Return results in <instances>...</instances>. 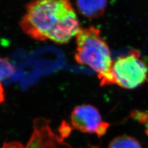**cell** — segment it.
Masks as SVG:
<instances>
[{
    "label": "cell",
    "mask_w": 148,
    "mask_h": 148,
    "mask_svg": "<svg viewBox=\"0 0 148 148\" xmlns=\"http://www.w3.org/2000/svg\"><path fill=\"white\" fill-rule=\"evenodd\" d=\"M107 1H77L76 7L83 16L97 18L104 15L107 7Z\"/></svg>",
    "instance_id": "8992f818"
},
{
    "label": "cell",
    "mask_w": 148,
    "mask_h": 148,
    "mask_svg": "<svg viewBox=\"0 0 148 148\" xmlns=\"http://www.w3.org/2000/svg\"><path fill=\"white\" fill-rule=\"evenodd\" d=\"M75 61L91 67L98 75L101 86L114 84L111 69L113 60L101 30L95 26L81 28L75 36Z\"/></svg>",
    "instance_id": "7a4b0ae2"
},
{
    "label": "cell",
    "mask_w": 148,
    "mask_h": 148,
    "mask_svg": "<svg viewBox=\"0 0 148 148\" xmlns=\"http://www.w3.org/2000/svg\"><path fill=\"white\" fill-rule=\"evenodd\" d=\"M4 98H5V97H4V88L1 85V83H0V104L4 102Z\"/></svg>",
    "instance_id": "30bf717a"
},
{
    "label": "cell",
    "mask_w": 148,
    "mask_h": 148,
    "mask_svg": "<svg viewBox=\"0 0 148 148\" xmlns=\"http://www.w3.org/2000/svg\"><path fill=\"white\" fill-rule=\"evenodd\" d=\"M111 75L114 84L124 89L133 90L140 86L148 79V64L136 49L113 61Z\"/></svg>",
    "instance_id": "3957f363"
},
{
    "label": "cell",
    "mask_w": 148,
    "mask_h": 148,
    "mask_svg": "<svg viewBox=\"0 0 148 148\" xmlns=\"http://www.w3.org/2000/svg\"><path fill=\"white\" fill-rule=\"evenodd\" d=\"M25 8L20 27L36 40L66 44L81 29L75 11L67 0H38Z\"/></svg>",
    "instance_id": "6da1fadb"
},
{
    "label": "cell",
    "mask_w": 148,
    "mask_h": 148,
    "mask_svg": "<svg viewBox=\"0 0 148 148\" xmlns=\"http://www.w3.org/2000/svg\"><path fill=\"white\" fill-rule=\"evenodd\" d=\"M88 148H91V147H88ZM92 148H95V147H92Z\"/></svg>",
    "instance_id": "8fae6325"
},
{
    "label": "cell",
    "mask_w": 148,
    "mask_h": 148,
    "mask_svg": "<svg viewBox=\"0 0 148 148\" xmlns=\"http://www.w3.org/2000/svg\"><path fill=\"white\" fill-rule=\"evenodd\" d=\"M15 68L8 58L0 57V80L11 77Z\"/></svg>",
    "instance_id": "ba28073f"
},
{
    "label": "cell",
    "mask_w": 148,
    "mask_h": 148,
    "mask_svg": "<svg viewBox=\"0 0 148 148\" xmlns=\"http://www.w3.org/2000/svg\"><path fill=\"white\" fill-rule=\"evenodd\" d=\"M2 148H25L22 143L17 141L4 143Z\"/></svg>",
    "instance_id": "9c48e42d"
},
{
    "label": "cell",
    "mask_w": 148,
    "mask_h": 148,
    "mask_svg": "<svg viewBox=\"0 0 148 148\" xmlns=\"http://www.w3.org/2000/svg\"><path fill=\"white\" fill-rule=\"evenodd\" d=\"M70 145L55 134L49 120L37 118L34 121V131L25 148H66Z\"/></svg>",
    "instance_id": "5b68a950"
},
{
    "label": "cell",
    "mask_w": 148,
    "mask_h": 148,
    "mask_svg": "<svg viewBox=\"0 0 148 148\" xmlns=\"http://www.w3.org/2000/svg\"><path fill=\"white\" fill-rule=\"evenodd\" d=\"M108 148H143L137 139L123 135L115 137L109 143Z\"/></svg>",
    "instance_id": "52a82bcc"
},
{
    "label": "cell",
    "mask_w": 148,
    "mask_h": 148,
    "mask_svg": "<svg viewBox=\"0 0 148 148\" xmlns=\"http://www.w3.org/2000/svg\"><path fill=\"white\" fill-rule=\"evenodd\" d=\"M73 128L83 133L96 134L98 138L104 136L109 123L103 120L98 109L91 104L78 106L71 114Z\"/></svg>",
    "instance_id": "277c9868"
}]
</instances>
